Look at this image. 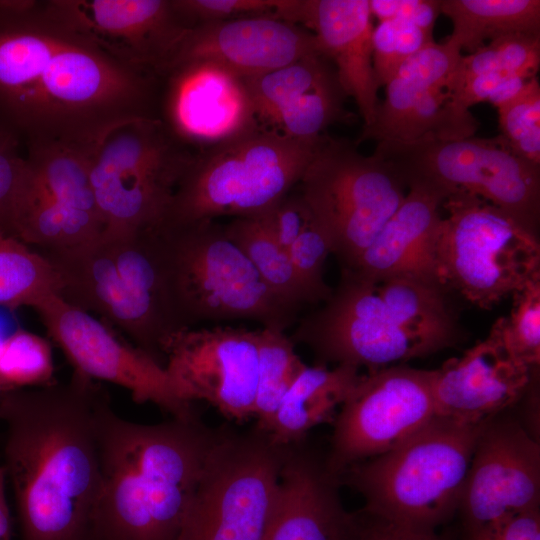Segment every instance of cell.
Segmentation results:
<instances>
[{"label": "cell", "mask_w": 540, "mask_h": 540, "mask_svg": "<svg viewBox=\"0 0 540 540\" xmlns=\"http://www.w3.org/2000/svg\"><path fill=\"white\" fill-rule=\"evenodd\" d=\"M369 7L378 22H407L431 33L441 13L439 0H369Z\"/></svg>", "instance_id": "obj_43"}, {"label": "cell", "mask_w": 540, "mask_h": 540, "mask_svg": "<svg viewBox=\"0 0 540 540\" xmlns=\"http://www.w3.org/2000/svg\"><path fill=\"white\" fill-rule=\"evenodd\" d=\"M506 336L514 356L532 369L540 364V278L512 294Z\"/></svg>", "instance_id": "obj_38"}, {"label": "cell", "mask_w": 540, "mask_h": 540, "mask_svg": "<svg viewBox=\"0 0 540 540\" xmlns=\"http://www.w3.org/2000/svg\"><path fill=\"white\" fill-rule=\"evenodd\" d=\"M434 370L391 365L361 374L333 421L329 470L340 478L350 466L381 455L435 416Z\"/></svg>", "instance_id": "obj_13"}, {"label": "cell", "mask_w": 540, "mask_h": 540, "mask_svg": "<svg viewBox=\"0 0 540 540\" xmlns=\"http://www.w3.org/2000/svg\"><path fill=\"white\" fill-rule=\"evenodd\" d=\"M442 206L436 256L444 288L489 309L540 278L537 234L468 193L451 194Z\"/></svg>", "instance_id": "obj_9"}, {"label": "cell", "mask_w": 540, "mask_h": 540, "mask_svg": "<svg viewBox=\"0 0 540 540\" xmlns=\"http://www.w3.org/2000/svg\"><path fill=\"white\" fill-rule=\"evenodd\" d=\"M41 254L63 300L117 328L164 365L165 342L185 328L172 298L162 228L101 234L88 244Z\"/></svg>", "instance_id": "obj_4"}, {"label": "cell", "mask_w": 540, "mask_h": 540, "mask_svg": "<svg viewBox=\"0 0 540 540\" xmlns=\"http://www.w3.org/2000/svg\"><path fill=\"white\" fill-rule=\"evenodd\" d=\"M160 77L65 22L48 0H0V125L27 146L96 149L113 130L158 119Z\"/></svg>", "instance_id": "obj_1"}, {"label": "cell", "mask_w": 540, "mask_h": 540, "mask_svg": "<svg viewBox=\"0 0 540 540\" xmlns=\"http://www.w3.org/2000/svg\"><path fill=\"white\" fill-rule=\"evenodd\" d=\"M51 294H58V281L48 260L0 232V306L34 308Z\"/></svg>", "instance_id": "obj_33"}, {"label": "cell", "mask_w": 540, "mask_h": 540, "mask_svg": "<svg viewBox=\"0 0 540 540\" xmlns=\"http://www.w3.org/2000/svg\"><path fill=\"white\" fill-rule=\"evenodd\" d=\"M160 80L158 119L190 150L210 148L258 126L245 79L219 65L182 63Z\"/></svg>", "instance_id": "obj_20"}, {"label": "cell", "mask_w": 540, "mask_h": 540, "mask_svg": "<svg viewBox=\"0 0 540 540\" xmlns=\"http://www.w3.org/2000/svg\"><path fill=\"white\" fill-rule=\"evenodd\" d=\"M106 390L75 371L65 383L0 397L5 471L22 540H94L102 490L99 422Z\"/></svg>", "instance_id": "obj_2"}, {"label": "cell", "mask_w": 540, "mask_h": 540, "mask_svg": "<svg viewBox=\"0 0 540 540\" xmlns=\"http://www.w3.org/2000/svg\"><path fill=\"white\" fill-rule=\"evenodd\" d=\"M322 135L298 140L258 125L195 152L163 226L265 213L300 182Z\"/></svg>", "instance_id": "obj_6"}, {"label": "cell", "mask_w": 540, "mask_h": 540, "mask_svg": "<svg viewBox=\"0 0 540 540\" xmlns=\"http://www.w3.org/2000/svg\"><path fill=\"white\" fill-rule=\"evenodd\" d=\"M6 392L3 391V389L0 387V397L2 396V394H4Z\"/></svg>", "instance_id": "obj_47"}, {"label": "cell", "mask_w": 540, "mask_h": 540, "mask_svg": "<svg viewBox=\"0 0 540 540\" xmlns=\"http://www.w3.org/2000/svg\"><path fill=\"white\" fill-rule=\"evenodd\" d=\"M286 20L315 35L345 95L355 100L363 127L371 125L380 104V86L372 61L369 0H293Z\"/></svg>", "instance_id": "obj_26"}, {"label": "cell", "mask_w": 540, "mask_h": 540, "mask_svg": "<svg viewBox=\"0 0 540 540\" xmlns=\"http://www.w3.org/2000/svg\"><path fill=\"white\" fill-rule=\"evenodd\" d=\"M497 111L499 136L517 155L540 165V84L537 76L498 106Z\"/></svg>", "instance_id": "obj_36"}, {"label": "cell", "mask_w": 540, "mask_h": 540, "mask_svg": "<svg viewBox=\"0 0 540 540\" xmlns=\"http://www.w3.org/2000/svg\"><path fill=\"white\" fill-rule=\"evenodd\" d=\"M539 66L540 35L503 36L461 56L452 80V95L465 82L476 76L499 70H513L536 76Z\"/></svg>", "instance_id": "obj_35"}, {"label": "cell", "mask_w": 540, "mask_h": 540, "mask_svg": "<svg viewBox=\"0 0 540 540\" xmlns=\"http://www.w3.org/2000/svg\"><path fill=\"white\" fill-rule=\"evenodd\" d=\"M373 154L393 166L406 186L426 184L446 198L458 192L480 197L537 234L540 165L517 155L499 135L380 141Z\"/></svg>", "instance_id": "obj_10"}, {"label": "cell", "mask_w": 540, "mask_h": 540, "mask_svg": "<svg viewBox=\"0 0 540 540\" xmlns=\"http://www.w3.org/2000/svg\"><path fill=\"white\" fill-rule=\"evenodd\" d=\"M22 141L0 125V232L16 237L20 199L28 164L20 152Z\"/></svg>", "instance_id": "obj_39"}, {"label": "cell", "mask_w": 540, "mask_h": 540, "mask_svg": "<svg viewBox=\"0 0 540 540\" xmlns=\"http://www.w3.org/2000/svg\"><path fill=\"white\" fill-rule=\"evenodd\" d=\"M75 372L126 389L133 401L151 403L172 418H199L193 403L175 392L163 364L121 341L111 327L51 294L34 308Z\"/></svg>", "instance_id": "obj_16"}, {"label": "cell", "mask_w": 540, "mask_h": 540, "mask_svg": "<svg viewBox=\"0 0 540 540\" xmlns=\"http://www.w3.org/2000/svg\"><path fill=\"white\" fill-rule=\"evenodd\" d=\"M362 514V527L358 540H446L437 531L421 530L387 522Z\"/></svg>", "instance_id": "obj_45"}, {"label": "cell", "mask_w": 540, "mask_h": 540, "mask_svg": "<svg viewBox=\"0 0 540 540\" xmlns=\"http://www.w3.org/2000/svg\"><path fill=\"white\" fill-rule=\"evenodd\" d=\"M261 215L276 241L287 251L313 220L312 212L300 192L288 193Z\"/></svg>", "instance_id": "obj_42"}, {"label": "cell", "mask_w": 540, "mask_h": 540, "mask_svg": "<svg viewBox=\"0 0 540 540\" xmlns=\"http://www.w3.org/2000/svg\"><path fill=\"white\" fill-rule=\"evenodd\" d=\"M444 288L417 280L396 278L376 285V292L396 321L434 352L457 344L456 318L445 300Z\"/></svg>", "instance_id": "obj_30"}, {"label": "cell", "mask_w": 540, "mask_h": 540, "mask_svg": "<svg viewBox=\"0 0 540 540\" xmlns=\"http://www.w3.org/2000/svg\"><path fill=\"white\" fill-rule=\"evenodd\" d=\"M485 422L464 424L435 416L395 448L347 468L341 484L362 495L366 515L436 531L458 511Z\"/></svg>", "instance_id": "obj_5"}, {"label": "cell", "mask_w": 540, "mask_h": 540, "mask_svg": "<svg viewBox=\"0 0 540 540\" xmlns=\"http://www.w3.org/2000/svg\"><path fill=\"white\" fill-rule=\"evenodd\" d=\"M307 365L285 330L258 329V373L253 410L255 426L268 432L284 396Z\"/></svg>", "instance_id": "obj_32"}, {"label": "cell", "mask_w": 540, "mask_h": 540, "mask_svg": "<svg viewBox=\"0 0 540 540\" xmlns=\"http://www.w3.org/2000/svg\"><path fill=\"white\" fill-rule=\"evenodd\" d=\"M298 184L342 271L352 269L400 206L407 187L382 158L326 135Z\"/></svg>", "instance_id": "obj_12"}, {"label": "cell", "mask_w": 540, "mask_h": 540, "mask_svg": "<svg viewBox=\"0 0 540 540\" xmlns=\"http://www.w3.org/2000/svg\"><path fill=\"white\" fill-rule=\"evenodd\" d=\"M361 374L359 368L340 364L306 366L284 396L267 433L280 445L305 440L315 426L333 422Z\"/></svg>", "instance_id": "obj_28"}, {"label": "cell", "mask_w": 540, "mask_h": 540, "mask_svg": "<svg viewBox=\"0 0 540 540\" xmlns=\"http://www.w3.org/2000/svg\"><path fill=\"white\" fill-rule=\"evenodd\" d=\"M162 231L172 298L184 328L232 319L282 330L293 324L297 311L265 284L224 225L202 220Z\"/></svg>", "instance_id": "obj_7"}, {"label": "cell", "mask_w": 540, "mask_h": 540, "mask_svg": "<svg viewBox=\"0 0 540 540\" xmlns=\"http://www.w3.org/2000/svg\"><path fill=\"white\" fill-rule=\"evenodd\" d=\"M288 254L312 303L327 301L332 290L325 283L323 272L332 250L327 235L314 218L289 247Z\"/></svg>", "instance_id": "obj_40"}, {"label": "cell", "mask_w": 540, "mask_h": 540, "mask_svg": "<svg viewBox=\"0 0 540 540\" xmlns=\"http://www.w3.org/2000/svg\"><path fill=\"white\" fill-rule=\"evenodd\" d=\"M224 229L265 284L285 303L296 311L312 303L288 251L276 241L262 215L234 218Z\"/></svg>", "instance_id": "obj_31"}, {"label": "cell", "mask_w": 540, "mask_h": 540, "mask_svg": "<svg viewBox=\"0 0 540 540\" xmlns=\"http://www.w3.org/2000/svg\"><path fill=\"white\" fill-rule=\"evenodd\" d=\"M54 362L49 342L19 329L0 344V387L4 392L37 388L53 382Z\"/></svg>", "instance_id": "obj_34"}, {"label": "cell", "mask_w": 540, "mask_h": 540, "mask_svg": "<svg viewBox=\"0 0 540 540\" xmlns=\"http://www.w3.org/2000/svg\"><path fill=\"white\" fill-rule=\"evenodd\" d=\"M433 42V33L411 23L378 22L372 32V61L379 86H385L405 60Z\"/></svg>", "instance_id": "obj_37"}, {"label": "cell", "mask_w": 540, "mask_h": 540, "mask_svg": "<svg viewBox=\"0 0 540 540\" xmlns=\"http://www.w3.org/2000/svg\"><path fill=\"white\" fill-rule=\"evenodd\" d=\"M26 149L28 173L18 209L17 239L46 253L99 238L103 222L90 180L96 149L65 144Z\"/></svg>", "instance_id": "obj_14"}, {"label": "cell", "mask_w": 540, "mask_h": 540, "mask_svg": "<svg viewBox=\"0 0 540 540\" xmlns=\"http://www.w3.org/2000/svg\"><path fill=\"white\" fill-rule=\"evenodd\" d=\"M461 540H540V509L522 513Z\"/></svg>", "instance_id": "obj_44"}, {"label": "cell", "mask_w": 540, "mask_h": 540, "mask_svg": "<svg viewBox=\"0 0 540 540\" xmlns=\"http://www.w3.org/2000/svg\"><path fill=\"white\" fill-rule=\"evenodd\" d=\"M404 200L359 257L349 275L364 282L405 278L443 287L437 242L445 196L422 183H411ZM445 289V288H444Z\"/></svg>", "instance_id": "obj_27"}, {"label": "cell", "mask_w": 540, "mask_h": 540, "mask_svg": "<svg viewBox=\"0 0 540 540\" xmlns=\"http://www.w3.org/2000/svg\"><path fill=\"white\" fill-rule=\"evenodd\" d=\"M292 341L308 346L319 360L368 371L435 353L407 332L376 292V285L342 274L322 308L304 317Z\"/></svg>", "instance_id": "obj_15"}, {"label": "cell", "mask_w": 540, "mask_h": 540, "mask_svg": "<svg viewBox=\"0 0 540 540\" xmlns=\"http://www.w3.org/2000/svg\"><path fill=\"white\" fill-rule=\"evenodd\" d=\"M535 370L510 350L506 318L500 317L484 340L434 369L436 416L464 424L483 423L523 398Z\"/></svg>", "instance_id": "obj_21"}, {"label": "cell", "mask_w": 540, "mask_h": 540, "mask_svg": "<svg viewBox=\"0 0 540 540\" xmlns=\"http://www.w3.org/2000/svg\"><path fill=\"white\" fill-rule=\"evenodd\" d=\"M5 468L0 466V540H10L11 523L5 494Z\"/></svg>", "instance_id": "obj_46"}, {"label": "cell", "mask_w": 540, "mask_h": 540, "mask_svg": "<svg viewBox=\"0 0 540 540\" xmlns=\"http://www.w3.org/2000/svg\"><path fill=\"white\" fill-rule=\"evenodd\" d=\"M71 27L119 60L158 76L189 30L173 0H48Z\"/></svg>", "instance_id": "obj_22"}, {"label": "cell", "mask_w": 540, "mask_h": 540, "mask_svg": "<svg viewBox=\"0 0 540 540\" xmlns=\"http://www.w3.org/2000/svg\"><path fill=\"white\" fill-rule=\"evenodd\" d=\"M248 86L259 121L293 139H316L329 125L351 118L334 66L321 54L254 77Z\"/></svg>", "instance_id": "obj_25"}, {"label": "cell", "mask_w": 540, "mask_h": 540, "mask_svg": "<svg viewBox=\"0 0 540 540\" xmlns=\"http://www.w3.org/2000/svg\"><path fill=\"white\" fill-rule=\"evenodd\" d=\"M219 431L200 418L132 422L108 401L99 422L102 490L94 540H177Z\"/></svg>", "instance_id": "obj_3"}, {"label": "cell", "mask_w": 540, "mask_h": 540, "mask_svg": "<svg viewBox=\"0 0 540 540\" xmlns=\"http://www.w3.org/2000/svg\"><path fill=\"white\" fill-rule=\"evenodd\" d=\"M322 54L313 33L274 16L209 22L189 29L160 74L187 62H210L243 78Z\"/></svg>", "instance_id": "obj_23"}, {"label": "cell", "mask_w": 540, "mask_h": 540, "mask_svg": "<svg viewBox=\"0 0 540 540\" xmlns=\"http://www.w3.org/2000/svg\"><path fill=\"white\" fill-rule=\"evenodd\" d=\"M305 440L288 446L265 540H358L362 514L345 508L340 478Z\"/></svg>", "instance_id": "obj_24"}, {"label": "cell", "mask_w": 540, "mask_h": 540, "mask_svg": "<svg viewBox=\"0 0 540 540\" xmlns=\"http://www.w3.org/2000/svg\"><path fill=\"white\" fill-rule=\"evenodd\" d=\"M164 367L184 401H205L229 420L253 418L258 373V330L185 328L163 346Z\"/></svg>", "instance_id": "obj_17"}, {"label": "cell", "mask_w": 540, "mask_h": 540, "mask_svg": "<svg viewBox=\"0 0 540 540\" xmlns=\"http://www.w3.org/2000/svg\"><path fill=\"white\" fill-rule=\"evenodd\" d=\"M288 446L255 425L220 427L177 540H265Z\"/></svg>", "instance_id": "obj_8"}, {"label": "cell", "mask_w": 540, "mask_h": 540, "mask_svg": "<svg viewBox=\"0 0 540 540\" xmlns=\"http://www.w3.org/2000/svg\"><path fill=\"white\" fill-rule=\"evenodd\" d=\"M537 509L539 441L517 420L496 415L483 424L466 475L458 508L462 536Z\"/></svg>", "instance_id": "obj_18"}, {"label": "cell", "mask_w": 540, "mask_h": 540, "mask_svg": "<svg viewBox=\"0 0 540 540\" xmlns=\"http://www.w3.org/2000/svg\"><path fill=\"white\" fill-rule=\"evenodd\" d=\"M285 0H173L186 26L257 16L276 18Z\"/></svg>", "instance_id": "obj_41"}, {"label": "cell", "mask_w": 540, "mask_h": 540, "mask_svg": "<svg viewBox=\"0 0 540 540\" xmlns=\"http://www.w3.org/2000/svg\"><path fill=\"white\" fill-rule=\"evenodd\" d=\"M440 10L453 25L448 41L461 52L507 35H540L539 0H440Z\"/></svg>", "instance_id": "obj_29"}, {"label": "cell", "mask_w": 540, "mask_h": 540, "mask_svg": "<svg viewBox=\"0 0 540 540\" xmlns=\"http://www.w3.org/2000/svg\"><path fill=\"white\" fill-rule=\"evenodd\" d=\"M461 50L448 40L433 42L405 60L386 86L374 121L359 141H413L425 135L439 139L473 136L479 122L459 110L452 80Z\"/></svg>", "instance_id": "obj_19"}, {"label": "cell", "mask_w": 540, "mask_h": 540, "mask_svg": "<svg viewBox=\"0 0 540 540\" xmlns=\"http://www.w3.org/2000/svg\"><path fill=\"white\" fill-rule=\"evenodd\" d=\"M193 155L159 119L133 121L108 134L90 160L102 234L163 227Z\"/></svg>", "instance_id": "obj_11"}]
</instances>
